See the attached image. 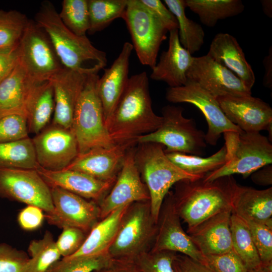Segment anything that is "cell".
Instances as JSON below:
<instances>
[{
  "mask_svg": "<svg viewBox=\"0 0 272 272\" xmlns=\"http://www.w3.org/2000/svg\"><path fill=\"white\" fill-rule=\"evenodd\" d=\"M230 229L233 250L249 270L258 267L261 262L246 222L232 213Z\"/></svg>",
  "mask_w": 272,
  "mask_h": 272,
  "instance_id": "cell-34",
  "label": "cell"
},
{
  "mask_svg": "<svg viewBox=\"0 0 272 272\" xmlns=\"http://www.w3.org/2000/svg\"><path fill=\"white\" fill-rule=\"evenodd\" d=\"M113 258L108 252L74 257H63L46 272H93L108 264Z\"/></svg>",
  "mask_w": 272,
  "mask_h": 272,
  "instance_id": "cell-39",
  "label": "cell"
},
{
  "mask_svg": "<svg viewBox=\"0 0 272 272\" xmlns=\"http://www.w3.org/2000/svg\"><path fill=\"white\" fill-rule=\"evenodd\" d=\"M186 77L216 98L251 95V90L238 77L207 54L193 57Z\"/></svg>",
  "mask_w": 272,
  "mask_h": 272,
  "instance_id": "cell-17",
  "label": "cell"
},
{
  "mask_svg": "<svg viewBox=\"0 0 272 272\" xmlns=\"http://www.w3.org/2000/svg\"><path fill=\"white\" fill-rule=\"evenodd\" d=\"M193 59V56L180 43L178 30L170 31L168 48L162 52L150 78L165 82L170 88L183 86L188 80L186 73Z\"/></svg>",
  "mask_w": 272,
  "mask_h": 272,
  "instance_id": "cell-24",
  "label": "cell"
},
{
  "mask_svg": "<svg viewBox=\"0 0 272 272\" xmlns=\"http://www.w3.org/2000/svg\"><path fill=\"white\" fill-rule=\"evenodd\" d=\"M133 49L126 42L121 52L110 67L104 69L98 84L105 123L113 113L129 80V58Z\"/></svg>",
  "mask_w": 272,
  "mask_h": 272,
  "instance_id": "cell-23",
  "label": "cell"
},
{
  "mask_svg": "<svg viewBox=\"0 0 272 272\" xmlns=\"http://www.w3.org/2000/svg\"><path fill=\"white\" fill-rule=\"evenodd\" d=\"M27 118L19 114L0 117V143L21 140L29 138Z\"/></svg>",
  "mask_w": 272,
  "mask_h": 272,
  "instance_id": "cell-41",
  "label": "cell"
},
{
  "mask_svg": "<svg viewBox=\"0 0 272 272\" xmlns=\"http://www.w3.org/2000/svg\"><path fill=\"white\" fill-rule=\"evenodd\" d=\"M129 205L117 209L99 221L88 234L79 250L67 257L108 252L116 235L121 219Z\"/></svg>",
  "mask_w": 272,
  "mask_h": 272,
  "instance_id": "cell-28",
  "label": "cell"
},
{
  "mask_svg": "<svg viewBox=\"0 0 272 272\" xmlns=\"http://www.w3.org/2000/svg\"><path fill=\"white\" fill-rule=\"evenodd\" d=\"M207 55L233 73L249 90H251L255 81V75L234 37L226 33L217 34Z\"/></svg>",
  "mask_w": 272,
  "mask_h": 272,
  "instance_id": "cell-25",
  "label": "cell"
},
{
  "mask_svg": "<svg viewBox=\"0 0 272 272\" xmlns=\"http://www.w3.org/2000/svg\"><path fill=\"white\" fill-rule=\"evenodd\" d=\"M261 3L264 14L268 17H272V1L271 0H262Z\"/></svg>",
  "mask_w": 272,
  "mask_h": 272,
  "instance_id": "cell-53",
  "label": "cell"
},
{
  "mask_svg": "<svg viewBox=\"0 0 272 272\" xmlns=\"http://www.w3.org/2000/svg\"><path fill=\"white\" fill-rule=\"evenodd\" d=\"M162 117L154 112L146 72L135 74L127 84L111 117L106 123L115 144L137 141L141 135L156 130Z\"/></svg>",
  "mask_w": 272,
  "mask_h": 272,
  "instance_id": "cell-1",
  "label": "cell"
},
{
  "mask_svg": "<svg viewBox=\"0 0 272 272\" xmlns=\"http://www.w3.org/2000/svg\"><path fill=\"white\" fill-rule=\"evenodd\" d=\"M39 167L32 139L0 143V168L36 170Z\"/></svg>",
  "mask_w": 272,
  "mask_h": 272,
  "instance_id": "cell-32",
  "label": "cell"
},
{
  "mask_svg": "<svg viewBox=\"0 0 272 272\" xmlns=\"http://www.w3.org/2000/svg\"><path fill=\"white\" fill-rule=\"evenodd\" d=\"M50 188L54 210L45 213L47 222L61 229L77 228L88 234L100 219L98 205L61 188Z\"/></svg>",
  "mask_w": 272,
  "mask_h": 272,
  "instance_id": "cell-14",
  "label": "cell"
},
{
  "mask_svg": "<svg viewBox=\"0 0 272 272\" xmlns=\"http://www.w3.org/2000/svg\"><path fill=\"white\" fill-rule=\"evenodd\" d=\"M175 268L176 272H182L175 261Z\"/></svg>",
  "mask_w": 272,
  "mask_h": 272,
  "instance_id": "cell-55",
  "label": "cell"
},
{
  "mask_svg": "<svg viewBox=\"0 0 272 272\" xmlns=\"http://www.w3.org/2000/svg\"><path fill=\"white\" fill-rule=\"evenodd\" d=\"M180 106L168 105L162 109V121L154 131L139 137L137 144L154 143L164 146L165 153L179 152L200 156L207 147L205 133L192 118L183 115Z\"/></svg>",
  "mask_w": 272,
  "mask_h": 272,
  "instance_id": "cell-8",
  "label": "cell"
},
{
  "mask_svg": "<svg viewBox=\"0 0 272 272\" xmlns=\"http://www.w3.org/2000/svg\"><path fill=\"white\" fill-rule=\"evenodd\" d=\"M136 145L127 151L115 183L98 204L100 219L122 207L135 202L150 201L148 188L142 180L134 162Z\"/></svg>",
  "mask_w": 272,
  "mask_h": 272,
  "instance_id": "cell-15",
  "label": "cell"
},
{
  "mask_svg": "<svg viewBox=\"0 0 272 272\" xmlns=\"http://www.w3.org/2000/svg\"><path fill=\"white\" fill-rule=\"evenodd\" d=\"M127 0H88L90 27L93 34L107 27L115 19L122 18Z\"/></svg>",
  "mask_w": 272,
  "mask_h": 272,
  "instance_id": "cell-35",
  "label": "cell"
},
{
  "mask_svg": "<svg viewBox=\"0 0 272 272\" xmlns=\"http://www.w3.org/2000/svg\"><path fill=\"white\" fill-rule=\"evenodd\" d=\"M19 45L10 48H0V83L12 72L19 61Z\"/></svg>",
  "mask_w": 272,
  "mask_h": 272,
  "instance_id": "cell-48",
  "label": "cell"
},
{
  "mask_svg": "<svg viewBox=\"0 0 272 272\" xmlns=\"http://www.w3.org/2000/svg\"><path fill=\"white\" fill-rule=\"evenodd\" d=\"M48 35L63 66L85 75H98L107 65L106 53L86 36H79L62 22L53 4L42 3L35 21Z\"/></svg>",
  "mask_w": 272,
  "mask_h": 272,
  "instance_id": "cell-2",
  "label": "cell"
},
{
  "mask_svg": "<svg viewBox=\"0 0 272 272\" xmlns=\"http://www.w3.org/2000/svg\"><path fill=\"white\" fill-rule=\"evenodd\" d=\"M54 109L53 89L50 82L37 83L31 93L26 107L29 132L36 134L46 127Z\"/></svg>",
  "mask_w": 272,
  "mask_h": 272,
  "instance_id": "cell-29",
  "label": "cell"
},
{
  "mask_svg": "<svg viewBox=\"0 0 272 272\" xmlns=\"http://www.w3.org/2000/svg\"><path fill=\"white\" fill-rule=\"evenodd\" d=\"M217 99L227 118L242 131L259 132L272 126V109L260 98L227 96Z\"/></svg>",
  "mask_w": 272,
  "mask_h": 272,
  "instance_id": "cell-19",
  "label": "cell"
},
{
  "mask_svg": "<svg viewBox=\"0 0 272 272\" xmlns=\"http://www.w3.org/2000/svg\"><path fill=\"white\" fill-rule=\"evenodd\" d=\"M38 83L32 80L19 61L0 83V117L11 114L26 117V107L31 93Z\"/></svg>",
  "mask_w": 272,
  "mask_h": 272,
  "instance_id": "cell-27",
  "label": "cell"
},
{
  "mask_svg": "<svg viewBox=\"0 0 272 272\" xmlns=\"http://www.w3.org/2000/svg\"><path fill=\"white\" fill-rule=\"evenodd\" d=\"M157 229L150 201L131 203L124 213L108 252L114 259L133 261L151 250Z\"/></svg>",
  "mask_w": 272,
  "mask_h": 272,
  "instance_id": "cell-7",
  "label": "cell"
},
{
  "mask_svg": "<svg viewBox=\"0 0 272 272\" xmlns=\"http://www.w3.org/2000/svg\"><path fill=\"white\" fill-rule=\"evenodd\" d=\"M226 149V163L202 178L212 181L219 178L239 174L246 178L272 163V145L259 132L229 131L223 133Z\"/></svg>",
  "mask_w": 272,
  "mask_h": 272,
  "instance_id": "cell-5",
  "label": "cell"
},
{
  "mask_svg": "<svg viewBox=\"0 0 272 272\" xmlns=\"http://www.w3.org/2000/svg\"><path fill=\"white\" fill-rule=\"evenodd\" d=\"M31 255L26 272H46L61 256L51 233L46 231L42 239L30 242Z\"/></svg>",
  "mask_w": 272,
  "mask_h": 272,
  "instance_id": "cell-36",
  "label": "cell"
},
{
  "mask_svg": "<svg viewBox=\"0 0 272 272\" xmlns=\"http://www.w3.org/2000/svg\"><path fill=\"white\" fill-rule=\"evenodd\" d=\"M262 263L272 262V227L252 221H245Z\"/></svg>",
  "mask_w": 272,
  "mask_h": 272,
  "instance_id": "cell-42",
  "label": "cell"
},
{
  "mask_svg": "<svg viewBox=\"0 0 272 272\" xmlns=\"http://www.w3.org/2000/svg\"><path fill=\"white\" fill-rule=\"evenodd\" d=\"M162 23L168 31L178 29L175 16L160 0H140Z\"/></svg>",
  "mask_w": 272,
  "mask_h": 272,
  "instance_id": "cell-46",
  "label": "cell"
},
{
  "mask_svg": "<svg viewBox=\"0 0 272 272\" xmlns=\"http://www.w3.org/2000/svg\"><path fill=\"white\" fill-rule=\"evenodd\" d=\"M175 262L182 272H214L205 264L182 254L177 253Z\"/></svg>",
  "mask_w": 272,
  "mask_h": 272,
  "instance_id": "cell-49",
  "label": "cell"
},
{
  "mask_svg": "<svg viewBox=\"0 0 272 272\" xmlns=\"http://www.w3.org/2000/svg\"><path fill=\"white\" fill-rule=\"evenodd\" d=\"M249 272H272V262L262 263L257 267L249 270Z\"/></svg>",
  "mask_w": 272,
  "mask_h": 272,
  "instance_id": "cell-54",
  "label": "cell"
},
{
  "mask_svg": "<svg viewBox=\"0 0 272 272\" xmlns=\"http://www.w3.org/2000/svg\"><path fill=\"white\" fill-rule=\"evenodd\" d=\"M122 19L128 29L140 62L152 69L168 30L140 0H127Z\"/></svg>",
  "mask_w": 272,
  "mask_h": 272,
  "instance_id": "cell-9",
  "label": "cell"
},
{
  "mask_svg": "<svg viewBox=\"0 0 272 272\" xmlns=\"http://www.w3.org/2000/svg\"><path fill=\"white\" fill-rule=\"evenodd\" d=\"M93 272H138L133 261L113 259L106 265Z\"/></svg>",
  "mask_w": 272,
  "mask_h": 272,
  "instance_id": "cell-50",
  "label": "cell"
},
{
  "mask_svg": "<svg viewBox=\"0 0 272 272\" xmlns=\"http://www.w3.org/2000/svg\"><path fill=\"white\" fill-rule=\"evenodd\" d=\"M166 99L173 103L191 104L200 110L208 125V131L205 134L206 144L215 146L222 133L242 131L227 118L217 98L192 81L188 80L182 86L169 87L166 91Z\"/></svg>",
  "mask_w": 272,
  "mask_h": 272,
  "instance_id": "cell-11",
  "label": "cell"
},
{
  "mask_svg": "<svg viewBox=\"0 0 272 272\" xmlns=\"http://www.w3.org/2000/svg\"><path fill=\"white\" fill-rule=\"evenodd\" d=\"M39 166L50 171L67 168L79 154L72 128L51 124L32 139Z\"/></svg>",
  "mask_w": 272,
  "mask_h": 272,
  "instance_id": "cell-13",
  "label": "cell"
},
{
  "mask_svg": "<svg viewBox=\"0 0 272 272\" xmlns=\"http://www.w3.org/2000/svg\"><path fill=\"white\" fill-rule=\"evenodd\" d=\"M263 64L265 69L263 79V85L268 89H272V47H269L268 54L263 60Z\"/></svg>",
  "mask_w": 272,
  "mask_h": 272,
  "instance_id": "cell-52",
  "label": "cell"
},
{
  "mask_svg": "<svg viewBox=\"0 0 272 272\" xmlns=\"http://www.w3.org/2000/svg\"><path fill=\"white\" fill-rule=\"evenodd\" d=\"M231 212L244 221H252L272 227V187L258 190L236 185Z\"/></svg>",
  "mask_w": 272,
  "mask_h": 272,
  "instance_id": "cell-26",
  "label": "cell"
},
{
  "mask_svg": "<svg viewBox=\"0 0 272 272\" xmlns=\"http://www.w3.org/2000/svg\"><path fill=\"white\" fill-rule=\"evenodd\" d=\"M87 76L64 67L49 80L53 87L54 101L52 124L71 128L75 108Z\"/></svg>",
  "mask_w": 272,
  "mask_h": 272,
  "instance_id": "cell-20",
  "label": "cell"
},
{
  "mask_svg": "<svg viewBox=\"0 0 272 272\" xmlns=\"http://www.w3.org/2000/svg\"><path fill=\"white\" fill-rule=\"evenodd\" d=\"M164 148L154 143L137 144L134 155L136 166L149 191L151 214L156 223L164 200L173 185L183 180L201 178L175 165L167 157Z\"/></svg>",
  "mask_w": 272,
  "mask_h": 272,
  "instance_id": "cell-4",
  "label": "cell"
},
{
  "mask_svg": "<svg viewBox=\"0 0 272 272\" xmlns=\"http://www.w3.org/2000/svg\"><path fill=\"white\" fill-rule=\"evenodd\" d=\"M30 20L16 10H0V48L18 45Z\"/></svg>",
  "mask_w": 272,
  "mask_h": 272,
  "instance_id": "cell-37",
  "label": "cell"
},
{
  "mask_svg": "<svg viewBox=\"0 0 272 272\" xmlns=\"http://www.w3.org/2000/svg\"><path fill=\"white\" fill-rule=\"evenodd\" d=\"M58 15L72 32L79 36H86L90 27L88 0H63Z\"/></svg>",
  "mask_w": 272,
  "mask_h": 272,
  "instance_id": "cell-38",
  "label": "cell"
},
{
  "mask_svg": "<svg viewBox=\"0 0 272 272\" xmlns=\"http://www.w3.org/2000/svg\"><path fill=\"white\" fill-rule=\"evenodd\" d=\"M19 62L36 82L49 81L63 69L45 31L30 20L19 43Z\"/></svg>",
  "mask_w": 272,
  "mask_h": 272,
  "instance_id": "cell-10",
  "label": "cell"
},
{
  "mask_svg": "<svg viewBox=\"0 0 272 272\" xmlns=\"http://www.w3.org/2000/svg\"><path fill=\"white\" fill-rule=\"evenodd\" d=\"M164 2L177 20L181 45L191 55L199 51L204 43L205 32L200 25L187 17L185 1L164 0Z\"/></svg>",
  "mask_w": 272,
  "mask_h": 272,
  "instance_id": "cell-31",
  "label": "cell"
},
{
  "mask_svg": "<svg viewBox=\"0 0 272 272\" xmlns=\"http://www.w3.org/2000/svg\"><path fill=\"white\" fill-rule=\"evenodd\" d=\"M37 171L50 187H58L98 204L115 182L103 181L81 172L50 171L39 167Z\"/></svg>",
  "mask_w": 272,
  "mask_h": 272,
  "instance_id": "cell-21",
  "label": "cell"
},
{
  "mask_svg": "<svg viewBox=\"0 0 272 272\" xmlns=\"http://www.w3.org/2000/svg\"><path fill=\"white\" fill-rule=\"evenodd\" d=\"M0 196L38 207L46 214L54 210L50 188L35 169L0 168Z\"/></svg>",
  "mask_w": 272,
  "mask_h": 272,
  "instance_id": "cell-12",
  "label": "cell"
},
{
  "mask_svg": "<svg viewBox=\"0 0 272 272\" xmlns=\"http://www.w3.org/2000/svg\"><path fill=\"white\" fill-rule=\"evenodd\" d=\"M56 242L57 248L63 257L72 256L82 246L88 234L77 228H63Z\"/></svg>",
  "mask_w": 272,
  "mask_h": 272,
  "instance_id": "cell-45",
  "label": "cell"
},
{
  "mask_svg": "<svg viewBox=\"0 0 272 272\" xmlns=\"http://www.w3.org/2000/svg\"><path fill=\"white\" fill-rule=\"evenodd\" d=\"M231 214V210L223 211L187 230L186 233L203 255L223 254L233 249Z\"/></svg>",
  "mask_w": 272,
  "mask_h": 272,
  "instance_id": "cell-22",
  "label": "cell"
},
{
  "mask_svg": "<svg viewBox=\"0 0 272 272\" xmlns=\"http://www.w3.org/2000/svg\"><path fill=\"white\" fill-rule=\"evenodd\" d=\"M173 251L149 250L137 257L134 263L138 272H176Z\"/></svg>",
  "mask_w": 272,
  "mask_h": 272,
  "instance_id": "cell-40",
  "label": "cell"
},
{
  "mask_svg": "<svg viewBox=\"0 0 272 272\" xmlns=\"http://www.w3.org/2000/svg\"><path fill=\"white\" fill-rule=\"evenodd\" d=\"M30 257L22 250L0 244V272H26Z\"/></svg>",
  "mask_w": 272,
  "mask_h": 272,
  "instance_id": "cell-44",
  "label": "cell"
},
{
  "mask_svg": "<svg viewBox=\"0 0 272 272\" xmlns=\"http://www.w3.org/2000/svg\"><path fill=\"white\" fill-rule=\"evenodd\" d=\"M251 175L252 181L257 185L268 186L272 184L271 164L263 166Z\"/></svg>",
  "mask_w": 272,
  "mask_h": 272,
  "instance_id": "cell-51",
  "label": "cell"
},
{
  "mask_svg": "<svg viewBox=\"0 0 272 272\" xmlns=\"http://www.w3.org/2000/svg\"><path fill=\"white\" fill-rule=\"evenodd\" d=\"M165 154L172 163L183 171L202 178L225 164L226 149L224 145L216 153L206 158L179 152Z\"/></svg>",
  "mask_w": 272,
  "mask_h": 272,
  "instance_id": "cell-33",
  "label": "cell"
},
{
  "mask_svg": "<svg viewBox=\"0 0 272 272\" xmlns=\"http://www.w3.org/2000/svg\"><path fill=\"white\" fill-rule=\"evenodd\" d=\"M99 76H87L75 108L72 129L79 153L98 147H110L115 144L107 128L99 96Z\"/></svg>",
  "mask_w": 272,
  "mask_h": 272,
  "instance_id": "cell-6",
  "label": "cell"
},
{
  "mask_svg": "<svg viewBox=\"0 0 272 272\" xmlns=\"http://www.w3.org/2000/svg\"><path fill=\"white\" fill-rule=\"evenodd\" d=\"M137 144V141H134L110 147L92 149L78 154L64 169L81 172L101 181L115 182L127 151Z\"/></svg>",
  "mask_w": 272,
  "mask_h": 272,
  "instance_id": "cell-18",
  "label": "cell"
},
{
  "mask_svg": "<svg viewBox=\"0 0 272 272\" xmlns=\"http://www.w3.org/2000/svg\"><path fill=\"white\" fill-rule=\"evenodd\" d=\"M202 178L178 181L174 185V192H171L176 210L180 219L187 224V230L232 208L237 184L233 176L222 177L212 181H206Z\"/></svg>",
  "mask_w": 272,
  "mask_h": 272,
  "instance_id": "cell-3",
  "label": "cell"
},
{
  "mask_svg": "<svg viewBox=\"0 0 272 272\" xmlns=\"http://www.w3.org/2000/svg\"><path fill=\"white\" fill-rule=\"evenodd\" d=\"M204 264L214 272H249L233 250L220 254L203 255Z\"/></svg>",
  "mask_w": 272,
  "mask_h": 272,
  "instance_id": "cell-43",
  "label": "cell"
},
{
  "mask_svg": "<svg viewBox=\"0 0 272 272\" xmlns=\"http://www.w3.org/2000/svg\"><path fill=\"white\" fill-rule=\"evenodd\" d=\"M186 7L196 14L200 22L213 27L220 20L237 16L244 10L240 0H185Z\"/></svg>",
  "mask_w": 272,
  "mask_h": 272,
  "instance_id": "cell-30",
  "label": "cell"
},
{
  "mask_svg": "<svg viewBox=\"0 0 272 272\" xmlns=\"http://www.w3.org/2000/svg\"><path fill=\"white\" fill-rule=\"evenodd\" d=\"M150 250H167L187 255L204 264V256L181 226L171 192L163 202L156 234Z\"/></svg>",
  "mask_w": 272,
  "mask_h": 272,
  "instance_id": "cell-16",
  "label": "cell"
},
{
  "mask_svg": "<svg viewBox=\"0 0 272 272\" xmlns=\"http://www.w3.org/2000/svg\"><path fill=\"white\" fill-rule=\"evenodd\" d=\"M40 208L27 205L18 215V222L22 229L26 231H33L41 226L45 218V214Z\"/></svg>",
  "mask_w": 272,
  "mask_h": 272,
  "instance_id": "cell-47",
  "label": "cell"
}]
</instances>
